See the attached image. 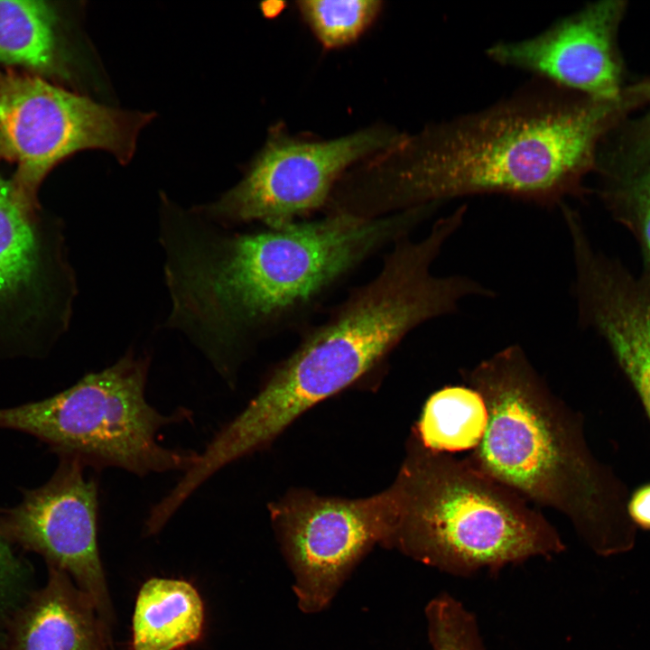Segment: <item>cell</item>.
Segmentation results:
<instances>
[{
	"label": "cell",
	"instance_id": "obj_1",
	"mask_svg": "<svg viewBox=\"0 0 650 650\" xmlns=\"http://www.w3.org/2000/svg\"><path fill=\"white\" fill-rule=\"evenodd\" d=\"M430 216L425 207L372 219L323 214L231 232L193 209L164 203L160 241L172 299L165 325L186 334L232 381L261 343L306 330L365 262Z\"/></svg>",
	"mask_w": 650,
	"mask_h": 650
},
{
	"label": "cell",
	"instance_id": "obj_2",
	"mask_svg": "<svg viewBox=\"0 0 650 650\" xmlns=\"http://www.w3.org/2000/svg\"><path fill=\"white\" fill-rule=\"evenodd\" d=\"M632 104L627 93L596 100L541 79L485 108L403 135L351 172L346 207L367 219L482 194L560 207L583 193L599 140Z\"/></svg>",
	"mask_w": 650,
	"mask_h": 650
},
{
	"label": "cell",
	"instance_id": "obj_3",
	"mask_svg": "<svg viewBox=\"0 0 650 650\" xmlns=\"http://www.w3.org/2000/svg\"><path fill=\"white\" fill-rule=\"evenodd\" d=\"M453 235L452 225L440 219L422 238L394 243L377 274L304 330L295 349L227 423L233 447L246 455L266 447L308 409L382 367L413 330L456 312L468 297H487L488 287L469 276L432 273Z\"/></svg>",
	"mask_w": 650,
	"mask_h": 650
},
{
	"label": "cell",
	"instance_id": "obj_4",
	"mask_svg": "<svg viewBox=\"0 0 650 650\" xmlns=\"http://www.w3.org/2000/svg\"><path fill=\"white\" fill-rule=\"evenodd\" d=\"M460 376L488 411L485 433L466 459L526 501L564 515L596 552L627 549L635 526L620 484L591 454L580 414L525 350L508 346Z\"/></svg>",
	"mask_w": 650,
	"mask_h": 650
},
{
	"label": "cell",
	"instance_id": "obj_5",
	"mask_svg": "<svg viewBox=\"0 0 650 650\" xmlns=\"http://www.w3.org/2000/svg\"><path fill=\"white\" fill-rule=\"evenodd\" d=\"M391 488L395 517L386 547L439 571L496 573L565 549L528 501L466 458L424 447L413 433Z\"/></svg>",
	"mask_w": 650,
	"mask_h": 650
},
{
	"label": "cell",
	"instance_id": "obj_6",
	"mask_svg": "<svg viewBox=\"0 0 650 650\" xmlns=\"http://www.w3.org/2000/svg\"><path fill=\"white\" fill-rule=\"evenodd\" d=\"M149 365L147 356L129 351L53 396L0 409V427L34 435L85 466L116 467L138 476L184 472L199 453L164 447L159 433L189 419L190 412L179 408L163 414L147 402Z\"/></svg>",
	"mask_w": 650,
	"mask_h": 650
},
{
	"label": "cell",
	"instance_id": "obj_7",
	"mask_svg": "<svg viewBox=\"0 0 650 650\" xmlns=\"http://www.w3.org/2000/svg\"><path fill=\"white\" fill-rule=\"evenodd\" d=\"M153 117L99 104L38 76L0 70V160L16 163L14 181L33 204L48 172L77 152L104 150L127 163Z\"/></svg>",
	"mask_w": 650,
	"mask_h": 650
},
{
	"label": "cell",
	"instance_id": "obj_8",
	"mask_svg": "<svg viewBox=\"0 0 650 650\" xmlns=\"http://www.w3.org/2000/svg\"><path fill=\"white\" fill-rule=\"evenodd\" d=\"M402 136L374 127L311 141L274 131L237 185L216 201L193 209L228 229L253 222L276 228L307 219L325 209L348 169L387 150Z\"/></svg>",
	"mask_w": 650,
	"mask_h": 650
},
{
	"label": "cell",
	"instance_id": "obj_9",
	"mask_svg": "<svg viewBox=\"0 0 650 650\" xmlns=\"http://www.w3.org/2000/svg\"><path fill=\"white\" fill-rule=\"evenodd\" d=\"M294 576L293 591L305 613L320 611L358 561L389 542L395 517L392 488L362 498L288 492L268 506Z\"/></svg>",
	"mask_w": 650,
	"mask_h": 650
},
{
	"label": "cell",
	"instance_id": "obj_10",
	"mask_svg": "<svg viewBox=\"0 0 650 650\" xmlns=\"http://www.w3.org/2000/svg\"><path fill=\"white\" fill-rule=\"evenodd\" d=\"M82 461L63 457L50 481L2 522L4 534L67 573L108 626L112 609L98 546V491Z\"/></svg>",
	"mask_w": 650,
	"mask_h": 650
},
{
	"label": "cell",
	"instance_id": "obj_11",
	"mask_svg": "<svg viewBox=\"0 0 650 650\" xmlns=\"http://www.w3.org/2000/svg\"><path fill=\"white\" fill-rule=\"evenodd\" d=\"M624 8L621 1L590 4L534 36L495 43L487 55L580 96L615 99L623 93L616 38Z\"/></svg>",
	"mask_w": 650,
	"mask_h": 650
},
{
	"label": "cell",
	"instance_id": "obj_12",
	"mask_svg": "<svg viewBox=\"0 0 650 650\" xmlns=\"http://www.w3.org/2000/svg\"><path fill=\"white\" fill-rule=\"evenodd\" d=\"M107 627L89 597L50 567L46 586L14 620L11 650H108Z\"/></svg>",
	"mask_w": 650,
	"mask_h": 650
},
{
	"label": "cell",
	"instance_id": "obj_13",
	"mask_svg": "<svg viewBox=\"0 0 650 650\" xmlns=\"http://www.w3.org/2000/svg\"><path fill=\"white\" fill-rule=\"evenodd\" d=\"M204 623V604L192 584L151 578L135 599L131 650L183 649L201 638Z\"/></svg>",
	"mask_w": 650,
	"mask_h": 650
},
{
	"label": "cell",
	"instance_id": "obj_14",
	"mask_svg": "<svg viewBox=\"0 0 650 650\" xmlns=\"http://www.w3.org/2000/svg\"><path fill=\"white\" fill-rule=\"evenodd\" d=\"M35 207L14 181L0 176V306L42 284L43 255L32 220Z\"/></svg>",
	"mask_w": 650,
	"mask_h": 650
},
{
	"label": "cell",
	"instance_id": "obj_15",
	"mask_svg": "<svg viewBox=\"0 0 650 650\" xmlns=\"http://www.w3.org/2000/svg\"><path fill=\"white\" fill-rule=\"evenodd\" d=\"M487 423L480 394L468 385H449L428 397L413 433L424 447L452 454L475 449Z\"/></svg>",
	"mask_w": 650,
	"mask_h": 650
},
{
	"label": "cell",
	"instance_id": "obj_16",
	"mask_svg": "<svg viewBox=\"0 0 650 650\" xmlns=\"http://www.w3.org/2000/svg\"><path fill=\"white\" fill-rule=\"evenodd\" d=\"M0 62L42 73L59 72L56 15L46 2L0 0Z\"/></svg>",
	"mask_w": 650,
	"mask_h": 650
},
{
	"label": "cell",
	"instance_id": "obj_17",
	"mask_svg": "<svg viewBox=\"0 0 650 650\" xmlns=\"http://www.w3.org/2000/svg\"><path fill=\"white\" fill-rule=\"evenodd\" d=\"M602 338L650 421V299L630 302L606 321Z\"/></svg>",
	"mask_w": 650,
	"mask_h": 650
},
{
	"label": "cell",
	"instance_id": "obj_18",
	"mask_svg": "<svg viewBox=\"0 0 650 650\" xmlns=\"http://www.w3.org/2000/svg\"><path fill=\"white\" fill-rule=\"evenodd\" d=\"M298 8L310 28L327 48L346 45L358 38L380 10L375 0H302Z\"/></svg>",
	"mask_w": 650,
	"mask_h": 650
},
{
	"label": "cell",
	"instance_id": "obj_19",
	"mask_svg": "<svg viewBox=\"0 0 650 650\" xmlns=\"http://www.w3.org/2000/svg\"><path fill=\"white\" fill-rule=\"evenodd\" d=\"M603 199L614 218L639 244L644 267L650 269V166L605 185Z\"/></svg>",
	"mask_w": 650,
	"mask_h": 650
},
{
	"label": "cell",
	"instance_id": "obj_20",
	"mask_svg": "<svg viewBox=\"0 0 650 650\" xmlns=\"http://www.w3.org/2000/svg\"><path fill=\"white\" fill-rule=\"evenodd\" d=\"M425 616L432 650H485L475 617L450 594L431 600Z\"/></svg>",
	"mask_w": 650,
	"mask_h": 650
},
{
	"label": "cell",
	"instance_id": "obj_21",
	"mask_svg": "<svg viewBox=\"0 0 650 650\" xmlns=\"http://www.w3.org/2000/svg\"><path fill=\"white\" fill-rule=\"evenodd\" d=\"M23 571L6 543L0 537V610L8 608L17 595Z\"/></svg>",
	"mask_w": 650,
	"mask_h": 650
},
{
	"label": "cell",
	"instance_id": "obj_22",
	"mask_svg": "<svg viewBox=\"0 0 650 650\" xmlns=\"http://www.w3.org/2000/svg\"><path fill=\"white\" fill-rule=\"evenodd\" d=\"M626 510L634 526L650 530V483L638 487L631 494Z\"/></svg>",
	"mask_w": 650,
	"mask_h": 650
},
{
	"label": "cell",
	"instance_id": "obj_23",
	"mask_svg": "<svg viewBox=\"0 0 650 650\" xmlns=\"http://www.w3.org/2000/svg\"><path fill=\"white\" fill-rule=\"evenodd\" d=\"M646 130H647V132H646V144H647L648 149H649V151H650V116H649L648 121H647Z\"/></svg>",
	"mask_w": 650,
	"mask_h": 650
}]
</instances>
